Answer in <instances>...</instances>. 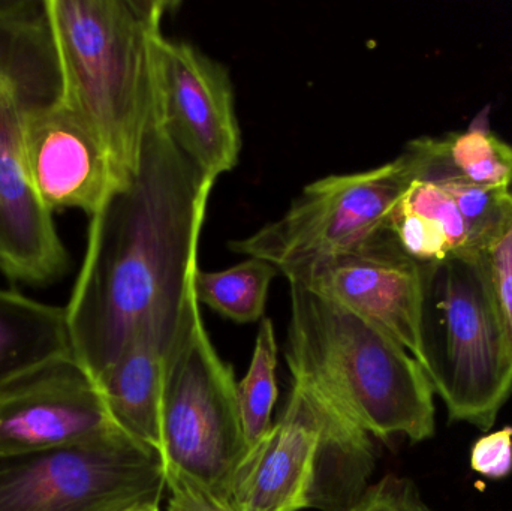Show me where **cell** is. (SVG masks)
Instances as JSON below:
<instances>
[{
    "label": "cell",
    "mask_w": 512,
    "mask_h": 511,
    "mask_svg": "<svg viewBox=\"0 0 512 511\" xmlns=\"http://www.w3.org/2000/svg\"><path fill=\"white\" fill-rule=\"evenodd\" d=\"M213 186L158 114L137 174L90 218L86 255L65 306L72 356L96 386L144 318L195 297Z\"/></svg>",
    "instance_id": "cell-1"
},
{
    "label": "cell",
    "mask_w": 512,
    "mask_h": 511,
    "mask_svg": "<svg viewBox=\"0 0 512 511\" xmlns=\"http://www.w3.org/2000/svg\"><path fill=\"white\" fill-rule=\"evenodd\" d=\"M65 104L104 147L120 186L137 174L159 114L156 57L168 0H45Z\"/></svg>",
    "instance_id": "cell-2"
},
{
    "label": "cell",
    "mask_w": 512,
    "mask_h": 511,
    "mask_svg": "<svg viewBox=\"0 0 512 511\" xmlns=\"http://www.w3.org/2000/svg\"><path fill=\"white\" fill-rule=\"evenodd\" d=\"M285 360L292 383L382 441L435 435V389L417 359L343 306L289 284Z\"/></svg>",
    "instance_id": "cell-3"
},
{
    "label": "cell",
    "mask_w": 512,
    "mask_h": 511,
    "mask_svg": "<svg viewBox=\"0 0 512 511\" xmlns=\"http://www.w3.org/2000/svg\"><path fill=\"white\" fill-rule=\"evenodd\" d=\"M65 98L62 66L45 0L0 14V272L44 287L68 273L71 258L53 213L27 168V114Z\"/></svg>",
    "instance_id": "cell-4"
},
{
    "label": "cell",
    "mask_w": 512,
    "mask_h": 511,
    "mask_svg": "<svg viewBox=\"0 0 512 511\" xmlns=\"http://www.w3.org/2000/svg\"><path fill=\"white\" fill-rule=\"evenodd\" d=\"M233 368L219 357L203 320L177 345L165 375L161 453L179 477L231 506L234 473L249 447Z\"/></svg>",
    "instance_id": "cell-5"
},
{
    "label": "cell",
    "mask_w": 512,
    "mask_h": 511,
    "mask_svg": "<svg viewBox=\"0 0 512 511\" xmlns=\"http://www.w3.org/2000/svg\"><path fill=\"white\" fill-rule=\"evenodd\" d=\"M439 270L424 371L451 422L490 431L512 393V341L477 264L448 260Z\"/></svg>",
    "instance_id": "cell-6"
},
{
    "label": "cell",
    "mask_w": 512,
    "mask_h": 511,
    "mask_svg": "<svg viewBox=\"0 0 512 511\" xmlns=\"http://www.w3.org/2000/svg\"><path fill=\"white\" fill-rule=\"evenodd\" d=\"M158 450L122 431L62 449L0 455V511H128L161 506Z\"/></svg>",
    "instance_id": "cell-7"
},
{
    "label": "cell",
    "mask_w": 512,
    "mask_h": 511,
    "mask_svg": "<svg viewBox=\"0 0 512 511\" xmlns=\"http://www.w3.org/2000/svg\"><path fill=\"white\" fill-rule=\"evenodd\" d=\"M409 182L402 155L370 170L322 177L309 183L280 218L233 240L230 249L289 275L345 254L387 230L391 210Z\"/></svg>",
    "instance_id": "cell-8"
},
{
    "label": "cell",
    "mask_w": 512,
    "mask_h": 511,
    "mask_svg": "<svg viewBox=\"0 0 512 511\" xmlns=\"http://www.w3.org/2000/svg\"><path fill=\"white\" fill-rule=\"evenodd\" d=\"M438 269L406 255L387 228L345 254L285 278L378 327L424 368L430 278Z\"/></svg>",
    "instance_id": "cell-9"
},
{
    "label": "cell",
    "mask_w": 512,
    "mask_h": 511,
    "mask_svg": "<svg viewBox=\"0 0 512 511\" xmlns=\"http://www.w3.org/2000/svg\"><path fill=\"white\" fill-rule=\"evenodd\" d=\"M156 75L165 132L216 183L237 167L243 147L230 71L195 45L164 36Z\"/></svg>",
    "instance_id": "cell-10"
},
{
    "label": "cell",
    "mask_w": 512,
    "mask_h": 511,
    "mask_svg": "<svg viewBox=\"0 0 512 511\" xmlns=\"http://www.w3.org/2000/svg\"><path fill=\"white\" fill-rule=\"evenodd\" d=\"M116 431L99 387L74 356L0 389V455L78 446Z\"/></svg>",
    "instance_id": "cell-11"
},
{
    "label": "cell",
    "mask_w": 512,
    "mask_h": 511,
    "mask_svg": "<svg viewBox=\"0 0 512 511\" xmlns=\"http://www.w3.org/2000/svg\"><path fill=\"white\" fill-rule=\"evenodd\" d=\"M24 146L36 194L51 213L81 210L92 218L122 188L104 147L65 101L27 114Z\"/></svg>",
    "instance_id": "cell-12"
},
{
    "label": "cell",
    "mask_w": 512,
    "mask_h": 511,
    "mask_svg": "<svg viewBox=\"0 0 512 511\" xmlns=\"http://www.w3.org/2000/svg\"><path fill=\"white\" fill-rule=\"evenodd\" d=\"M201 320L197 297L156 309L138 324L113 368L98 383L116 428L158 452L168 365L177 345Z\"/></svg>",
    "instance_id": "cell-13"
},
{
    "label": "cell",
    "mask_w": 512,
    "mask_h": 511,
    "mask_svg": "<svg viewBox=\"0 0 512 511\" xmlns=\"http://www.w3.org/2000/svg\"><path fill=\"white\" fill-rule=\"evenodd\" d=\"M319 411L312 393L292 383L279 419L246 452L230 489L236 511L307 509L316 468Z\"/></svg>",
    "instance_id": "cell-14"
},
{
    "label": "cell",
    "mask_w": 512,
    "mask_h": 511,
    "mask_svg": "<svg viewBox=\"0 0 512 511\" xmlns=\"http://www.w3.org/2000/svg\"><path fill=\"white\" fill-rule=\"evenodd\" d=\"M307 390L318 405L321 423L307 509L349 511L369 488L375 470L372 435L346 419L318 393Z\"/></svg>",
    "instance_id": "cell-15"
},
{
    "label": "cell",
    "mask_w": 512,
    "mask_h": 511,
    "mask_svg": "<svg viewBox=\"0 0 512 511\" xmlns=\"http://www.w3.org/2000/svg\"><path fill=\"white\" fill-rule=\"evenodd\" d=\"M400 155L411 179H460L483 188L507 191L512 185V146L483 128L421 137Z\"/></svg>",
    "instance_id": "cell-16"
},
{
    "label": "cell",
    "mask_w": 512,
    "mask_h": 511,
    "mask_svg": "<svg viewBox=\"0 0 512 511\" xmlns=\"http://www.w3.org/2000/svg\"><path fill=\"white\" fill-rule=\"evenodd\" d=\"M65 356H72L65 308L0 288V389Z\"/></svg>",
    "instance_id": "cell-17"
},
{
    "label": "cell",
    "mask_w": 512,
    "mask_h": 511,
    "mask_svg": "<svg viewBox=\"0 0 512 511\" xmlns=\"http://www.w3.org/2000/svg\"><path fill=\"white\" fill-rule=\"evenodd\" d=\"M279 270L267 261L248 260L219 272L198 269L194 293L200 305L209 306L228 320L240 324L264 318L270 285Z\"/></svg>",
    "instance_id": "cell-18"
},
{
    "label": "cell",
    "mask_w": 512,
    "mask_h": 511,
    "mask_svg": "<svg viewBox=\"0 0 512 511\" xmlns=\"http://www.w3.org/2000/svg\"><path fill=\"white\" fill-rule=\"evenodd\" d=\"M277 342L271 320L262 318L256 336L251 368L237 386L243 432L249 449L271 426V413L277 401Z\"/></svg>",
    "instance_id": "cell-19"
},
{
    "label": "cell",
    "mask_w": 512,
    "mask_h": 511,
    "mask_svg": "<svg viewBox=\"0 0 512 511\" xmlns=\"http://www.w3.org/2000/svg\"><path fill=\"white\" fill-rule=\"evenodd\" d=\"M397 209L420 216L444 234L451 260H477V248L471 230L456 201L438 183L411 179L396 204Z\"/></svg>",
    "instance_id": "cell-20"
},
{
    "label": "cell",
    "mask_w": 512,
    "mask_h": 511,
    "mask_svg": "<svg viewBox=\"0 0 512 511\" xmlns=\"http://www.w3.org/2000/svg\"><path fill=\"white\" fill-rule=\"evenodd\" d=\"M475 264L512 341V188L502 195L498 221L481 245Z\"/></svg>",
    "instance_id": "cell-21"
},
{
    "label": "cell",
    "mask_w": 512,
    "mask_h": 511,
    "mask_svg": "<svg viewBox=\"0 0 512 511\" xmlns=\"http://www.w3.org/2000/svg\"><path fill=\"white\" fill-rule=\"evenodd\" d=\"M430 182L438 183L456 201L460 213H462L469 230H471L478 255L481 245H483L484 240L489 236L490 231L498 221L502 195L505 191L472 185V183L463 182V180L454 179V177L430 180Z\"/></svg>",
    "instance_id": "cell-22"
},
{
    "label": "cell",
    "mask_w": 512,
    "mask_h": 511,
    "mask_svg": "<svg viewBox=\"0 0 512 511\" xmlns=\"http://www.w3.org/2000/svg\"><path fill=\"white\" fill-rule=\"evenodd\" d=\"M349 511H433L424 503L412 480L388 474L369 486Z\"/></svg>",
    "instance_id": "cell-23"
},
{
    "label": "cell",
    "mask_w": 512,
    "mask_h": 511,
    "mask_svg": "<svg viewBox=\"0 0 512 511\" xmlns=\"http://www.w3.org/2000/svg\"><path fill=\"white\" fill-rule=\"evenodd\" d=\"M471 467L487 479L501 480L512 473V428L481 437L472 447Z\"/></svg>",
    "instance_id": "cell-24"
},
{
    "label": "cell",
    "mask_w": 512,
    "mask_h": 511,
    "mask_svg": "<svg viewBox=\"0 0 512 511\" xmlns=\"http://www.w3.org/2000/svg\"><path fill=\"white\" fill-rule=\"evenodd\" d=\"M167 489L171 492L168 511H236L179 477L168 476Z\"/></svg>",
    "instance_id": "cell-25"
},
{
    "label": "cell",
    "mask_w": 512,
    "mask_h": 511,
    "mask_svg": "<svg viewBox=\"0 0 512 511\" xmlns=\"http://www.w3.org/2000/svg\"><path fill=\"white\" fill-rule=\"evenodd\" d=\"M21 0H0V14L12 11L20 6Z\"/></svg>",
    "instance_id": "cell-26"
},
{
    "label": "cell",
    "mask_w": 512,
    "mask_h": 511,
    "mask_svg": "<svg viewBox=\"0 0 512 511\" xmlns=\"http://www.w3.org/2000/svg\"><path fill=\"white\" fill-rule=\"evenodd\" d=\"M128 511H161V506H143V507H135V509H131Z\"/></svg>",
    "instance_id": "cell-27"
}]
</instances>
